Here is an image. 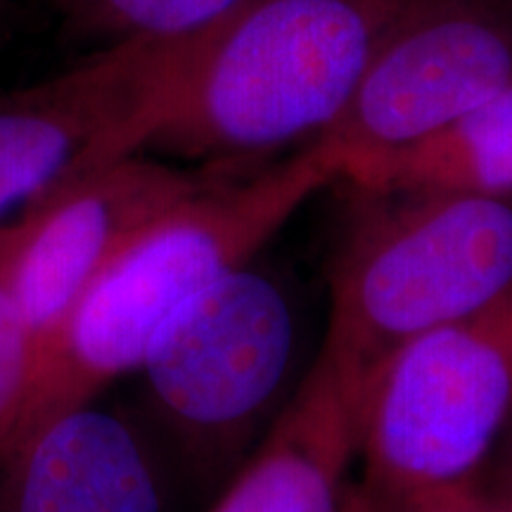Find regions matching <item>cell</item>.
<instances>
[{
  "mask_svg": "<svg viewBox=\"0 0 512 512\" xmlns=\"http://www.w3.org/2000/svg\"><path fill=\"white\" fill-rule=\"evenodd\" d=\"M344 512H375L373 505H370L368 496L363 491H349L347 505H344Z\"/></svg>",
  "mask_w": 512,
  "mask_h": 512,
  "instance_id": "e0dca14e",
  "label": "cell"
},
{
  "mask_svg": "<svg viewBox=\"0 0 512 512\" xmlns=\"http://www.w3.org/2000/svg\"><path fill=\"white\" fill-rule=\"evenodd\" d=\"M508 86V12L491 0H422L387 36L347 110L320 138L342 152L347 169L430 136Z\"/></svg>",
  "mask_w": 512,
  "mask_h": 512,
  "instance_id": "ba28073f",
  "label": "cell"
},
{
  "mask_svg": "<svg viewBox=\"0 0 512 512\" xmlns=\"http://www.w3.org/2000/svg\"><path fill=\"white\" fill-rule=\"evenodd\" d=\"M330 268L320 347L370 375L425 332L512 287V202L441 192H363Z\"/></svg>",
  "mask_w": 512,
  "mask_h": 512,
  "instance_id": "3957f363",
  "label": "cell"
},
{
  "mask_svg": "<svg viewBox=\"0 0 512 512\" xmlns=\"http://www.w3.org/2000/svg\"><path fill=\"white\" fill-rule=\"evenodd\" d=\"M297 351L290 292L252 261L185 306L138 375L159 430L214 472L247 458L290 401Z\"/></svg>",
  "mask_w": 512,
  "mask_h": 512,
  "instance_id": "5b68a950",
  "label": "cell"
},
{
  "mask_svg": "<svg viewBox=\"0 0 512 512\" xmlns=\"http://www.w3.org/2000/svg\"><path fill=\"white\" fill-rule=\"evenodd\" d=\"M342 181L358 192H441L510 200L512 86L430 136L349 164Z\"/></svg>",
  "mask_w": 512,
  "mask_h": 512,
  "instance_id": "8fae6325",
  "label": "cell"
},
{
  "mask_svg": "<svg viewBox=\"0 0 512 512\" xmlns=\"http://www.w3.org/2000/svg\"><path fill=\"white\" fill-rule=\"evenodd\" d=\"M211 174L131 152L60 183L0 226V273L36 339L38 366L114 256Z\"/></svg>",
  "mask_w": 512,
  "mask_h": 512,
  "instance_id": "52a82bcc",
  "label": "cell"
},
{
  "mask_svg": "<svg viewBox=\"0 0 512 512\" xmlns=\"http://www.w3.org/2000/svg\"><path fill=\"white\" fill-rule=\"evenodd\" d=\"M489 482L505 486V489L512 491V420H510L508 430L503 432L501 441H498L496 470H494V475L489 477Z\"/></svg>",
  "mask_w": 512,
  "mask_h": 512,
  "instance_id": "2e32d148",
  "label": "cell"
},
{
  "mask_svg": "<svg viewBox=\"0 0 512 512\" xmlns=\"http://www.w3.org/2000/svg\"><path fill=\"white\" fill-rule=\"evenodd\" d=\"M420 3L252 0L190 43L140 152L245 171L316 143Z\"/></svg>",
  "mask_w": 512,
  "mask_h": 512,
  "instance_id": "7a4b0ae2",
  "label": "cell"
},
{
  "mask_svg": "<svg viewBox=\"0 0 512 512\" xmlns=\"http://www.w3.org/2000/svg\"><path fill=\"white\" fill-rule=\"evenodd\" d=\"M366 375L323 347L211 512H344Z\"/></svg>",
  "mask_w": 512,
  "mask_h": 512,
  "instance_id": "30bf717a",
  "label": "cell"
},
{
  "mask_svg": "<svg viewBox=\"0 0 512 512\" xmlns=\"http://www.w3.org/2000/svg\"><path fill=\"white\" fill-rule=\"evenodd\" d=\"M36 375V339L0 273V460L22 432Z\"/></svg>",
  "mask_w": 512,
  "mask_h": 512,
  "instance_id": "4fadbf2b",
  "label": "cell"
},
{
  "mask_svg": "<svg viewBox=\"0 0 512 512\" xmlns=\"http://www.w3.org/2000/svg\"><path fill=\"white\" fill-rule=\"evenodd\" d=\"M0 512H166L150 439L98 399L31 427L0 460Z\"/></svg>",
  "mask_w": 512,
  "mask_h": 512,
  "instance_id": "9c48e42d",
  "label": "cell"
},
{
  "mask_svg": "<svg viewBox=\"0 0 512 512\" xmlns=\"http://www.w3.org/2000/svg\"><path fill=\"white\" fill-rule=\"evenodd\" d=\"M512 420V287L366 377L358 458L375 512L482 477Z\"/></svg>",
  "mask_w": 512,
  "mask_h": 512,
  "instance_id": "277c9868",
  "label": "cell"
},
{
  "mask_svg": "<svg viewBox=\"0 0 512 512\" xmlns=\"http://www.w3.org/2000/svg\"><path fill=\"white\" fill-rule=\"evenodd\" d=\"M467 486L439 491V494L430 496H420L415 498V501L403 503L401 508H396L394 512H467Z\"/></svg>",
  "mask_w": 512,
  "mask_h": 512,
  "instance_id": "9a60e30c",
  "label": "cell"
},
{
  "mask_svg": "<svg viewBox=\"0 0 512 512\" xmlns=\"http://www.w3.org/2000/svg\"><path fill=\"white\" fill-rule=\"evenodd\" d=\"M190 38L105 46L0 98V226L83 171L140 152Z\"/></svg>",
  "mask_w": 512,
  "mask_h": 512,
  "instance_id": "8992f818",
  "label": "cell"
},
{
  "mask_svg": "<svg viewBox=\"0 0 512 512\" xmlns=\"http://www.w3.org/2000/svg\"><path fill=\"white\" fill-rule=\"evenodd\" d=\"M252 0H55L76 34L105 46L202 36Z\"/></svg>",
  "mask_w": 512,
  "mask_h": 512,
  "instance_id": "7c38bea8",
  "label": "cell"
},
{
  "mask_svg": "<svg viewBox=\"0 0 512 512\" xmlns=\"http://www.w3.org/2000/svg\"><path fill=\"white\" fill-rule=\"evenodd\" d=\"M467 512H512V491L479 477L467 486Z\"/></svg>",
  "mask_w": 512,
  "mask_h": 512,
  "instance_id": "5bb4252c",
  "label": "cell"
},
{
  "mask_svg": "<svg viewBox=\"0 0 512 512\" xmlns=\"http://www.w3.org/2000/svg\"><path fill=\"white\" fill-rule=\"evenodd\" d=\"M342 176V152L325 138L254 169H214L202 188L128 242L79 299L41 358L19 437L138 373L185 306L252 264L306 202Z\"/></svg>",
  "mask_w": 512,
  "mask_h": 512,
  "instance_id": "6da1fadb",
  "label": "cell"
},
{
  "mask_svg": "<svg viewBox=\"0 0 512 512\" xmlns=\"http://www.w3.org/2000/svg\"><path fill=\"white\" fill-rule=\"evenodd\" d=\"M0 5H3V0H0Z\"/></svg>",
  "mask_w": 512,
  "mask_h": 512,
  "instance_id": "ac0fdd59",
  "label": "cell"
}]
</instances>
